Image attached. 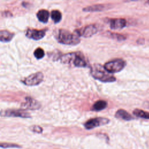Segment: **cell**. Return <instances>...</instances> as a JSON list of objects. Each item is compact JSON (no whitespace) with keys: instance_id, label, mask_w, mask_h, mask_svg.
Masks as SVG:
<instances>
[{"instance_id":"1","label":"cell","mask_w":149,"mask_h":149,"mask_svg":"<svg viewBox=\"0 0 149 149\" xmlns=\"http://www.w3.org/2000/svg\"><path fill=\"white\" fill-rule=\"evenodd\" d=\"M56 40L61 44L75 45L80 42V37L74 31L71 33L65 29H56L54 31Z\"/></svg>"},{"instance_id":"2","label":"cell","mask_w":149,"mask_h":149,"mask_svg":"<svg viewBox=\"0 0 149 149\" xmlns=\"http://www.w3.org/2000/svg\"><path fill=\"white\" fill-rule=\"evenodd\" d=\"M90 73L93 77L101 82L108 83L113 82L116 80V78L107 72L104 66L100 64H94L91 66Z\"/></svg>"},{"instance_id":"3","label":"cell","mask_w":149,"mask_h":149,"mask_svg":"<svg viewBox=\"0 0 149 149\" xmlns=\"http://www.w3.org/2000/svg\"><path fill=\"white\" fill-rule=\"evenodd\" d=\"M126 65V61L122 59H115L106 62L104 67L110 73H118L122 70Z\"/></svg>"},{"instance_id":"4","label":"cell","mask_w":149,"mask_h":149,"mask_svg":"<svg viewBox=\"0 0 149 149\" xmlns=\"http://www.w3.org/2000/svg\"><path fill=\"white\" fill-rule=\"evenodd\" d=\"M44 74L42 72H38L32 73L24 78L22 82L28 86H34L40 84L43 80Z\"/></svg>"},{"instance_id":"5","label":"cell","mask_w":149,"mask_h":149,"mask_svg":"<svg viewBox=\"0 0 149 149\" xmlns=\"http://www.w3.org/2000/svg\"><path fill=\"white\" fill-rule=\"evenodd\" d=\"M109 122V119L106 118L97 117L91 118L87 120L84 124V127L87 130H90L97 127L103 126L108 124Z\"/></svg>"},{"instance_id":"6","label":"cell","mask_w":149,"mask_h":149,"mask_svg":"<svg viewBox=\"0 0 149 149\" xmlns=\"http://www.w3.org/2000/svg\"><path fill=\"white\" fill-rule=\"evenodd\" d=\"M1 116L6 117H19L23 118H30V114L26 111L24 109H6L5 111H2L1 112Z\"/></svg>"},{"instance_id":"7","label":"cell","mask_w":149,"mask_h":149,"mask_svg":"<svg viewBox=\"0 0 149 149\" xmlns=\"http://www.w3.org/2000/svg\"><path fill=\"white\" fill-rule=\"evenodd\" d=\"M79 37L88 38L98 31V27L95 24H90L74 31Z\"/></svg>"},{"instance_id":"8","label":"cell","mask_w":149,"mask_h":149,"mask_svg":"<svg viewBox=\"0 0 149 149\" xmlns=\"http://www.w3.org/2000/svg\"><path fill=\"white\" fill-rule=\"evenodd\" d=\"M45 35V31L42 30H36L34 29H28L26 33L27 37L34 40H39L42 38Z\"/></svg>"},{"instance_id":"9","label":"cell","mask_w":149,"mask_h":149,"mask_svg":"<svg viewBox=\"0 0 149 149\" xmlns=\"http://www.w3.org/2000/svg\"><path fill=\"white\" fill-rule=\"evenodd\" d=\"M108 21L110 29L112 30L122 29L126 26V20L123 18H112Z\"/></svg>"},{"instance_id":"10","label":"cell","mask_w":149,"mask_h":149,"mask_svg":"<svg viewBox=\"0 0 149 149\" xmlns=\"http://www.w3.org/2000/svg\"><path fill=\"white\" fill-rule=\"evenodd\" d=\"M41 107V104L37 100L27 97L26 98V102L22 104V108L23 109H30L34 110L39 109Z\"/></svg>"},{"instance_id":"11","label":"cell","mask_w":149,"mask_h":149,"mask_svg":"<svg viewBox=\"0 0 149 149\" xmlns=\"http://www.w3.org/2000/svg\"><path fill=\"white\" fill-rule=\"evenodd\" d=\"M73 64L76 67H85L87 66V63L84 56L79 52L76 53Z\"/></svg>"},{"instance_id":"12","label":"cell","mask_w":149,"mask_h":149,"mask_svg":"<svg viewBox=\"0 0 149 149\" xmlns=\"http://www.w3.org/2000/svg\"><path fill=\"white\" fill-rule=\"evenodd\" d=\"M115 116L116 118L123 119V120H127V121L133 119V116L129 113H128L126 110L123 109H118L116 112V113L115 114Z\"/></svg>"},{"instance_id":"13","label":"cell","mask_w":149,"mask_h":149,"mask_svg":"<svg viewBox=\"0 0 149 149\" xmlns=\"http://www.w3.org/2000/svg\"><path fill=\"white\" fill-rule=\"evenodd\" d=\"M37 17L39 21L42 23H46L48 22L49 17V13L47 10L41 9L37 12Z\"/></svg>"},{"instance_id":"14","label":"cell","mask_w":149,"mask_h":149,"mask_svg":"<svg viewBox=\"0 0 149 149\" xmlns=\"http://www.w3.org/2000/svg\"><path fill=\"white\" fill-rule=\"evenodd\" d=\"M14 34L8 30H1L0 31V40L3 42H8L12 40Z\"/></svg>"},{"instance_id":"15","label":"cell","mask_w":149,"mask_h":149,"mask_svg":"<svg viewBox=\"0 0 149 149\" xmlns=\"http://www.w3.org/2000/svg\"><path fill=\"white\" fill-rule=\"evenodd\" d=\"M107 9V5L103 4H96L87 6L83 9L84 12H99L102 11Z\"/></svg>"},{"instance_id":"16","label":"cell","mask_w":149,"mask_h":149,"mask_svg":"<svg viewBox=\"0 0 149 149\" xmlns=\"http://www.w3.org/2000/svg\"><path fill=\"white\" fill-rule=\"evenodd\" d=\"M107 106V102L104 100H98L96 101L92 106L91 110L94 111H100L105 109Z\"/></svg>"},{"instance_id":"17","label":"cell","mask_w":149,"mask_h":149,"mask_svg":"<svg viewBox=\"0 0 149 149\" xmlns=\"http://www.w3.org/2000/svg\"><path fill=\"white\" fill-rule=\"evenodd\" d=\"M133 113L134 116H136L138 118L149 119V112L143 111L142 109H137V108L135 109L133 111Z\"/></svg>"},{"instance_id":"18","label":"cell","mask_w":149,"mask_h":149,"mask_svg":"<svg viewBox=\"0 0 149 149\" xmlns=\"http://www.w3.org/2000/svg\"><path fill=\"white\" fill-rule=\"evenodd\" d=\"M51 17L54 23L59 22L62 19V13L58 10H53L51 13Z\"/></svg>"},{"instance_id":"19","label":"cell","mask_w":149,"mask_h":149,"mask_svg":"<svg viewBox=\"0 0 149 149\" xmlns=\"http://www.w3.org/2000/svg\"><path fill=\"white\" fill-rule=\"evenodd\" d=\"M107 34L108 37L115 39L118 41H124L126 40V37L123 34H120L119 33H111V32H107Z\"/></svg>"},{"instance_id":"20","label":"cell","mask_w":149,"mask_h":149,"mask_svg":"<svg viewBox=\"0 0 149 149\" xmlns=\"http://www.w3.org/2000/svg\"><path fill=\"white\" fill-rule=\"evenodd\" d=\"M34 55L38 59L42 58L45 55V52L44 49L41 48H36L34 52Z\"/></svg>"},{"instance_id":"21","label":"cell","mask_w":149,"mask_h":149,"mask_svg":"<svg viewBox=\"0 0 149 149\" xmlns=\"http://www.w3.org/2000/svg\"><path fill=\"white\" fill-rule=\"evenodd\" d=\"M1 147L3 148H20L21 146L17 144L13 143H1Z\"/></svg>"},{"instance_id":"22","label":"cell","mask_w":149,"mask_h":149,"mask_svg":"<svg viewBox=\"0 0 149 149\" xmlns=\"http://www.w3.org/2000/svg\"><path fill=\"white\" fill-rule=\"evenodd\" d=\"M30 129L31 130V131L36 133H41L42 132V129L40 126H37V125L31 126L30 127Z\"/></svg>"},{"instance_id":"23","label":"cell","mask_w":149,"mask_h":149,"mask_svg":"<svg viewBox=\"0 0 149 149\" xmlns=\"http://www.w3.org/2000/svg\"><path fill=\"white\" fill-rule=\"evenodd\" d=\"M144 105L147 108H149V101H145L144 102Z\"/></svg>"},{"instance_id":"24","label":"cell","mask_w":149,"mask_h":149,"mask_svg":"<svg viewBox=\"0 0 149 149\" xmlns=\"http://www.w3.org/2000/svg\"><path fill=\"white\" fill-rule=\"evenodd\" d=\"M125 1H142V0H124Z\"/></svg>"},{"instance_id":"25","label":"cell","mask_w":149,"mask_h":149,"mask_svg":"<svg viewBox=\"0 0 149 149\" xmlns=\"http://www.w3.org/2000/svg\"><path fill=\"white\" fill-rule=\"evenodd\" d=\"M147 3L149 5V0H147Z\"/></svg>"}]
</instances>
